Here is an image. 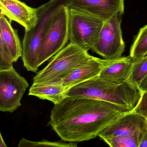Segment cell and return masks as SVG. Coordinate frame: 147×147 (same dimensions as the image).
Listing matches in <instances>:
<instances>
[{"label":"cell","mask_w":147,"mask_h":147,"mask_svg":"<svg viewBox=\"0 0 147 147\" xmlns=\"http://www.w3.org/2000/svg\"><path fill=\"white\" fill-rule=\"evenodd\" d=\"M128 111H130L107 101L67 97L55 105L48 125L63 142H80L98 136Z\"/></svg>","instance_id":"cell-1"},{"label":"cell","mask_w":147,"mask_h":147,"mask_svg":"<svg viewBox=\"0 0 147 147\" xmlns=\"http://www.w3.org/2000/svg\"><path fill=\"white\" fill-rule=\"evenodd\" d=\"M141 92L126 82L117 84L99 76L71 87L67 93L69 98H86L103 100L121 107L129 111L134 110Z\"/></svg>","instance_id":"cell-2"},{"label":"cell","mask_w":147,"mask_h":147,"mask_svg":"<svg viewBox=\"0 0 147 147\" xmlns=\"http://www.w3.org/2000/svg\"><path fill=\"white\" fill-rule=\"evenodd\" d=\"M69 10L63 2L54 8L46 18L41 33L39 67L62 49L69 41Z\"/></svg>","instance_id":"cell-3"},{"label":"cell","mask_w":147,"mask_h":147,"mask_svg":"<svg viewBox=\"0 0 147 147\" xmlns=\"http://www.w3.org/2000/svg\"><path fill=\"white\" fill-rule=\"evenodd\" d=\"M91 56L87 51L69 43L53 56L44 68L37 73L33 82L61 80Z\"/></svg>","instance_id":"cell-4"},{"label":"cell","mask_w":147,"mask_h":147,"mask_svg":"<svg viewBox=\"0 0 147 147\" xmlns=\"http://www.w3.org/2000/svg\"><path fill=\"white\" fill-rule=\"evenodd\" d=\"M105 21L83 12L69 10V43L76 45L88 51L98 38Z\"/></svg>","instance_id":"cell-5"},{"label":"cell","mask_w":147,"mask_h":147,"mask_svg":"<svg viewBox=\"0 0 147 147\" xmlns=\"http://www.w3.org/2000/svg\"><path fill=\"white\" fill-rule=\"evenodd\" d=\"M124 13H118L105 20L98 38L92 49L104 59L113 60L121 57L125 49L121 23Z\"/></svg>","instance_id":"cell-6"},{"label":"cell","mask_w":147,"mask_h":147,"mask_svg":"<svg viewBox=\"0 0 147 147\" xmlns=\"http://www.w3.org/2000/svg\"><path fill=\"white\" fill-rule=\"evenodd\" d=\"M61 0H51L37 9L38 20L36 25L30 30L25 31L23 40V55L24 67L28 71L37 73L38 58L41 43V33L48 14ZM63 1H64L63 0Z\"/></svg>","instance_id":"cell-7"},{"label":"cell","mask_w":147,"mask_h":147,"mask_svg":"<svg viewBox=\"0 0 147 147\" xmlns=\"http://www.w3.org/2000/svg\"><path fill=\"white\" fill-rule=\"evenodd\" d=\"M29 84L14 68L0 70V111L13 113L21 106Z\"/></svg>","instance_id":"cell-8"},{"label":"cell","mask_w":147,"mask_h":147,"mask_svg":"<svg viewBox=\"0 0 147 147\" xmlns=\"http://www.w3.org/2000/svg\"><path fill=\"white\" fill-rule=\"evenodd\" d=\"M147 127V119L134 111L124 113L98 135L102 140L113 137H139Z\"/></svg>","instance_id":"cell-9"},{"label":"cell","mask_w":147,"mask_h":147,"mask_svg":"<svg viewBox=\"0 0 147 147\" xmlns=\"http://www.w3.org/2000/svg\"><path fill=\"white\" fill-rule=\"evenodd\" d=\"M65 5L105 21L118 13L124 12L125 0H63Z\"/></svg>","instance_id":"cell-10"},{"label":"cell","mask_w":147,"mask_h":147,"mask_svg":"<svg viewBox=\"0 0 147 147\" xmlns=\"http://www.w3.org/2000/svg\"><path fill=\"white\" fill-rule=\"evenodd\" d=\"M113 60L100 59L91 55L59 81L70 89L71 87L99 76L103 69Z\"/></svg>","instance_id":"cell-11"},{"label":"cell","mask_w":147,"mask_h":147,"mask_svg":"<svg viewBox=\"0 0 147 147\" xmlns=\"http://www.w3.org/2000/svg\"><path fill=\"white\" fill-rule=\"evenodd\" d=\"M1 13L9 20L14 21L30 30L36 24L38 20L37 9L27 6L19 0H0Z\"/></svg>","instance_id":"cell-12"},{"label":"cell","mask_w":147,"mask_h":147,"mask_svg":"<svg viewBox=\"0 0 147 147\" xmlns=\"http://www.w3.org/2000/svg\"><path fill=\"white\" fill-rule=\"evenodd\" d=\"M69 89L59 82H33L29 90V95L57 105L67 98V93Z\"/></svg>","instance_id":"cell-13"},{"label":"cell","mask_w":147,"mask_h":147,"mask_svg":"<svg viewBox=\"0 0 147 147\" xmlns=\"http://www.w3.org/2000/svg\"><path fill=\"white\" fill-rule=\"evenodd\" d=\"M0 40L10 53L13 63L17 62L23 55V44L17 30L12 27L11 21L1 13L0 14Z\"/></svg>","instance_id":"cell-14"},{"label":"cell","mask_w":147,"mask_h":147,"mask_svg":"<svg viewBox=\"0 0 147 147\" xmlns=\"http://www.w3.org/2000/svg\"><path fill=\"white\" fill-rule=\"evenodd\" d=\"M132 62L130 55L114 59L103 69L99 76L117 84L124 83L129 78Z\"/></svg>","instance_id":"cell-15"},{"label":"cell","mask_w":147,"mask_h":147,"mask_svg":"<svg viewBox=\"0 0 147 147\" xmlns=\"http://www.w3.org/2000/svg\"><path fill=\"white\" fill-rule=\"evenodd\" d=\"M147 75V56L133 60L130 73L125 82L138 89Z\"/></svg>","instance_id":"cell-16"},{"label":"cell","mask_w":147,"mask_h":147,"mask_svg":"<svg viewBox=\"0 0 147 147\" xmlns=\"http://www.w3.org/2000/svg\"><path fill=\"white\" fill-rule=\"evenodd\" d=\"M147 53V24L142 27L131 47L130 56L132 60L145 56Z\"/></svg>","instance_id":"cell-17"},{"label":"cell","mask_w":147,"mask_h":147,"mask_svg":"<svg viewBox=\"0 0 147 147\" xmlns=\"http://www.w3.org/2000/svg\"><path fill=\"white\" fill-rule=\"evenodd\" d=\"M77 147V142H50L47 140L42 141H30L25 138H22L20 141L19 147Z\"/></svg>","instance_id":"cell-18"},{"label":"cell","mask_w":147,"mask_h":147,"mask_svg":"<svg viewBox=\"0 0 147 147\" xmlns=\"http://www.w3.org/2000/svg\"><path fill=\"white\" fill-rule=\"evenodd\" d=\"M139 137H113L103 140L112 147H139Z\"/></svg>","instance_id":"cell-19"},{"label":"cell","mask_w":147,"mask_h":147,"mask_svg":"<svg viewBox=\"0 0 147 147\" xmlns=\"http://www.w3.org/2000/svg\"><path fill=\"white\" fill-rule=\"evenodd\" d=\"M13 62L10 53L5 45L0 42V70L13 67Z\"/></svg>","instance_id":"cell-20"},{"label":"cell","mask_w":147,"mask_h":147,"mask_svg":"<svg viewBox=\"0 0 147 147\" xmlns=\"http://www.w3.org/2000/svg\"><path fill=\"white\" fill-rule=\"evenodd\" d=\"M147 119V92H141V95L133 110Z\"/></svg>","instance_id":"cell-21"},{"label":"cell","mask_w":147,"mask_h":147,"mask_svg":"<svg viewBox=\"0 0 147 147\" xmlns=\"http://www.w3.org/2000/svg\"><path fill=\"white\" fill-rule=\"evenodd\" d=\"M139 147H147V127L144 130L139 142Z\"/></svg>","instance_id":"cell-22"},{"label":"cell","mask_w":147,"mask_h":147,"mask_svg":"<svg viewBox=\"0 0 147 147\" xmlns=\"http://www.w3.org/2000/svg\"><path fill=\"white\" fill-rule=\"evenodd\" d=\"M138 89L141 92H147V75L142 82Z\"/></svg>","instance_id":"cell-23"},{"label":"cell","mask_w":147,"mask_h":147,"mask_svg":"<svg viewBox=\"0 0 147 147\" xmlns=\"http://www.w3.org/2000/svg\"><path fill=\"white\" fill-rule=\"evenodd\" d=\"M7 145L6 144L4 138L2 136V134L1 133V139H0V147H7Z\"/></svg>","instance_id":"cell-24"},{"label":"cell","mask_w":147,"mask_h":147,"mask_svg":"<svg viewBox=\"0 0 147 147\" xmlns=\"http://www.w3.org/2000/svg\"><path fill=\"white\" fill-rule=\"evenodd\" d=\"M145 56H147V53L146 54V55H145Z\"/></svg>","instance_id":"cell-25"}]
</instances>
